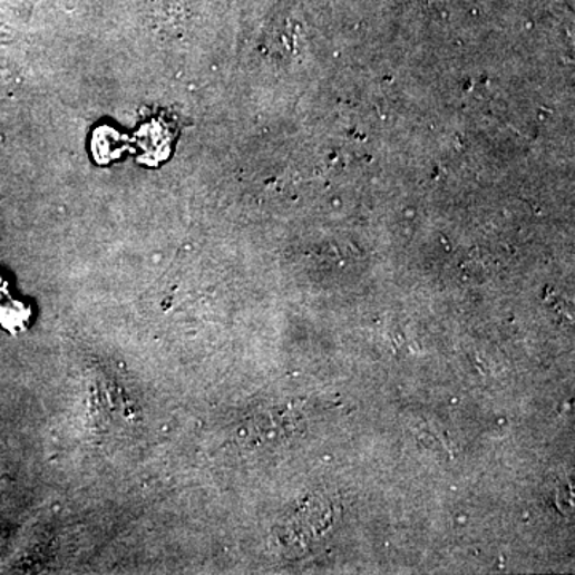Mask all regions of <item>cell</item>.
Masks as SVG:
<instances>
[{
  "label": "cell",
  "instance_id": "obj_1",
  "mask_svg": "<svg viewBox=\"0 0 575 575\" xmlns=\"http://www.w3.org/2000/svg\"><path fill=\"white\" fill-rule=\"evenodd\" d=\"M334 516L333 505L320 497H311L283 523L280 529L283 545L286 548H301V550L309 547L333 526Z\"/></svg>",
  "mask_w": 575,
  "mask_h": 575
},
{
  "label": "cell",
  "instance_id": "obj_2",
  "mask_svg": "<svg viewBox=\"0 0 575 575\" xmlns=\"http://www.w3.org/2000/svg\"><path fill=\"white\" fill-rule=\"evenodd\" d=\"M25 319L26 311L23 305L20 304L6 305V308L2 309V313H0V322H2L7 330H20L21 324L25 323Z\"/></svg>",
  "mask_w": 575,
  "mask_h": 575
},
{
  "label": "cell",
  "instance_id": "obj_3",
  "mask_svg": "<svg viewBox=\"0 0 575 575\" xmlns=\"http://www.w3.org/2000/svg\"><path fill=\"white\" fill-rule=\"evenodd\" d=\"M7 293V283H6V280L2 279V276H0V298L3 296V294Z\"/></svg>",
  "mask_w": 575,
  "mask_h": 575
}]
</instances>
